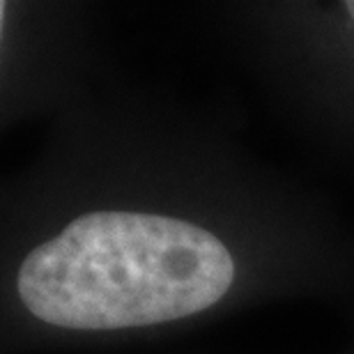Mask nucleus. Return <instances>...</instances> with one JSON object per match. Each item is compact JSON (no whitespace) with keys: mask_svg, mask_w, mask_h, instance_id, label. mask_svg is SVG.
Returning a JSON list of instances; mask_svg holds the SVG:
<instances>
[{"mask_svg":"<svg viewBox=\"0 0 354 354\" xmlns=\"http://www.w3.org/2000/svg\"><path fill=\"white\" fill-rule=\"evenodd\" d=\"M235 281L214 232L175 216L92 212L24 258L19 297L37 320L115 331L173 322L221 301Z\"/></svg>","mask_w":354,"mask_h":354,"instance_id":"f257e3e1","label":"nucleus"},{"mask_svg":"<svg viewBox=\"0 0 354 354\" xmlns=\"http://www.w3.org/2000/svg\"><path fill=\"white\" fill-rule=\"evenodd\" d=\"M345 10H348V14H350L352 21H354V0H350V3H345Z\"/></svg>","mask_w":354,"mask_h":354,"instance_id":"f03ea898","label":"nucleus"}]
</instances>
